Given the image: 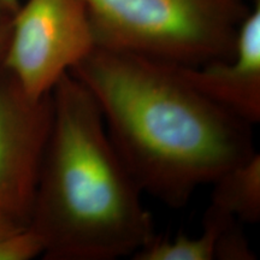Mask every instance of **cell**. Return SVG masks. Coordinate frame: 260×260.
Wrapping results in <instances>:
<instances>
[{
	"label": "cell",
	"instance_id": "1",
	"mask_svg": "<svg viewBox=\"0 0 260 260\" xmlns=\"http://www.w3.org/2000/svg\"><path fill=\"white\" fill-rule=\"evenodd\" d=\"M70 74L95 100L142 193L171 209L255 153L252 125L193 88L174 64L98 45Z\"/></svg>",
	"mask_w": 260,
	"mask_h": 260
},
{
	"label": "cell",
	"instance_id": "2",
	"mask_svg": "<svg viewBox=\"0 0 260 260\" xmlns=\"http://www.w3.org/2000/svg\"><path fill=\"white\" fill-rule=\"evenodd\" d=\"M53 117L28 228L48 260H115L154 240L142 193L95 100L65 74L52 90Z\"/></svg>",
	"mask_w": 260,
	"mask_h": 260
},
{
	"label": "cell",
	"instance_id": "3",
	"mask_svg": "<svg viewBox=\"0 0 260 260\" xmlns=\"http://www.w3.org/2000/svg\"><path fill=\"white\" fill-rule=\"evenodd\" d=\"M98 45L183 67L232 58L243 0H83Z\"/></svg>",
	"mask_w": 260,
	"mask_h": 260
},
{
	"label": "cell",
	"instance_id": "4",
	"mask_svg": "<svg viewBox=\"0 0 260 260\" xmlns=\"http://www.w3.org/2000/svg\"><path fill=\"white\" fill-rule=\"evenodd\" d=\"M96 46L83 0H27L12 16L2 67L39 100Z\"/></svg>",
	"mask_w": 260,
	"mask_h": 260
},
{
	"label": "cell",
	"instance_id": "5",
	"mask_svg": "<svg viewBox=\"0 0 260 260\" xmlns=\"http://www.w3.org/2000/svg\"><path fill=\"white\" fill-rule=\"evenodd\" d=\"M52 93L34 100L0 67V210L28 226L50 136Z\"/></svg>",
	"mask_w": 260,
	"mask_h": 260
},
{
	"label": "cell",
	"instance_id": "6",
	"mask_svg": "<svg viewBox=\"0 0 260 260\" xmlns=\"http://www.w3.org/2000/svg\"><path fill=\"white\" fill-rule=\"evenodd\" d=\"M193 88L237 118L260 121V2L249 8L239 25L232 58L199 67L174 64Z\"/></svg>",
	"mask_w": 260,
	"mask_h": 260
},
{
	"label": "cell",
	"instance_id": "7",
	"mask_svg": "<svg viewBox=\"0 0 260 260\" xmlns=\"http://www.w3.org/2000/svg\"><path fill=\"white\" fill-rule=\"evenodd\" d=\"M211 203L206 210L230 217L240 223L260 219V155L224 172L213 182Z\"/></svg>",
	"mask_w": 260,
	"mask_h": 260
},
{
	"label": "cell",
	"instance_id": "8",
	"mask_svg": "<svg viewBox=\"0 0 260 260\" xmlns=\"http://www.w3.org/2000/svg\"><path fill=\"white\" fill-rule=\"evenodd\" d=\"M236 219L206 211L203 219V232L190 237L178 234L174 239H159L133 255L136 260H216L218 237L223 228ZM239 222V220H236Z\"/></svg>",
	"mask_w": 260,
	"mask_h": 260
},
{
	"label": "cell",
	"instance_id": "9",
	"mask_svg": "<svg viewBox=\"0 0 260 260\" xmlns=\"http://www.w3.org/2000/svg\"><path fill=\"white\" fill-rule=\"evenodd\" d=\"M44 255V243L30 228L0 237V260H30Z\"/></svg>",
	"mask_w": 260,
	"mask_h": 260
},
{
	"label": "cell",
	"instance_id": "10",
	"mask_svg": "<svg viewBox=\"0 0 260 260\" xmlns=\"http://www.w3.org/2000/svg\"><path fill=\"white\" fill-rule=\"evenodd\" d=\"M12 16H14V14H11V12L0 5V67H2L3 59H4L6 46H8L9 42Z\"/></svg>",
	"mask_w": 260,
	"mask_h": 260
},
{
	"label": "cell",
	"instance_id": "11",
	"mask_svg": "<svg viewBox=\"0 0 260 260\" xmlns=\"http://www.w3.org/2000/svg\"><path fill=\"white\" fill-rule=\"evenodd\" d=\"M27 228L22 223H19L17 219H15L14 217H11L4 211L0 210V237L11 235L19 232V230Z\"/></svg>",
	"mask_w": 260,
	"mask_h": 260
},
{
	"label": "cell",
	"instance_id": "12",
	"mask_svg": "<svg viewBox=\"0 0 260 260\" xmlns=\"http://www.w3.org/2000/svg\"><path fill=\"white\" fill-rule=\"evenodd\" d=\"M0 5L11 12V14H15L18 10L19 5H21V2L19 0H0Z\"/></svg>",
	"mask_w": 260,
	"mask_h": 260
}]
</instances>
